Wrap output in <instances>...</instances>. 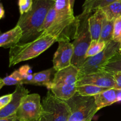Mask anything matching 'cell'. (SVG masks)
I'll list each match as a JSON object with an SVG mask.
<instances>
[{"label": "cell", "mask_w": 121, "mask_h": 121, "mask_svg": "<svg viewBox=\"0 0 121 121\" xmlns=\"http://www.w3.org/2000/svg\"><path fill=\"white\" fill-rule=\"evenodd\" d=\"M56 17V11L55 8H54V6L53 5L49 9L48 12L47 13V15H46L44 22L42 28H41L42 33L52 24V23L54 22Z\"/></svg>", "instance_id": "obj_24"}, {"label": "cell", "mask_w": 121, "mask_h": 121, "mask_svg": "<svg viewBox=\"0 0 121 121\" xmlns=\"http://www.w3.org/2000/svg\"><path fill=\"white\" fill-rule=\"evenodd\" d=\"M54 3L51 0H33L30 10L21 15L17 24L22 31L20 43L31 42L41 35V28L46 15Z\"/></svg>", "instance_id": "obj_1"}, {"label": "cell", "mask_w": 121, "mask_h": 121, "mask_svg": "<svg viewBox=\"0 0 121 121\" xmlns=\"http://www.w3.org/2000/svg\"><path fill=\"white\" fill-rule=\"evenodd\" d=\"M113 24L114 21H108L106 17L105 18L103 22L99 41L105 42L106 44L109 43L112 41Z\"/></svg>", "instance_id": "obj_19"}, {"label": "cell", "mask_w": 121, "mask_h": 121, "mask_svg": "<svg viewBox=\"0 0 121 121\" xmlns=\"http://www.w3.org/2000/svg\"><path fill=\"white\" fill-rule=\"evenodd\" d=\"M20 121H37L42 116L41 98L37 93L28 94L22 99L16 112Z\"/></svg>", "instance_id": "obj_7"}, {"label": "cell", "mask_w": 121, "mask_h": 121, "mask_svg": "<svg viewBox=\"0 0 121 121\" xmlns=\"http://www.w3.org/2000/svg\"><path fill=\"white\" fill-rule=\"evenodd\" d=\"M29 92L22 85H18L13 93L11 101L4 108L0 110V119L7 118L15 114L22 99L28 95Z\"/></svg>", "instance_id": "obj_11"}, {"label": "cell", "mask_w": 121, "mask_h": 121, "mask_svg": "<svg viewBox=\"0 0 121 121\" xmlns=\"http://www.w3.org/2000/svg\"><path fill=\"white\" fill-rule=\"evenodd\" d=\"M39 120H40V119H39Z\"/></svg>", "instance_id": "obj_39"}, {"label": "cell", "mask_w": 121, "mask_h": 121, "mask_svg": "<svg viewBox=\"0 0 121 121\" xmlns=\"http://www.w3.org/2000/svg\"><path fill=\"white\" fill-rule=\"evenodd\" d=\"M117 92V102L121 101V89H116Z\"/></svg>", "instance_id": "obj_31"}, {"label": "cell", "mask_w": 121, "mask_h": 121, "mask_svg": "<svg viewBox=\"0 0 121 121\" xmlns=\"http://www.w3.org/2000/svg\"><path fill=\"white\" fill-rule=\"evenodd\" d=\"M108 44L106 43L100 41L99 40H92L91 43L87 49L86 54V58L91 57L94 56L96 54H99L101 52H102L105 47H106Z\"/></svg>", "instance_id": "obj_22"}, {"label": "cell", "mask_w": 121, "mask_h": 121, "mask_svg": "<svg viewBox=\"0 0 121 121\" xmlns=\"http://www.w3.org/2000/svg\"><path fill=\"white\" fill-rule=\"evenodd\" d=\"M74 47L70 42L59 41V47L53 59V68L59 71L72 65Z\"/></svg>", "instance_id": "obj_9"}, {"label": "cell", "mask_w": 121, "mask_h": 121, "mask_svg": "<svg viewBox=\"0 0 121 121\" xmlns=\"http://www.w3.org/2000/svg\"><path fill=\"white\" fill-rule=\"evenodd\" d=\"M56 40L50 35L42 33L40 37L28 43H19L9 50V66L34 59L48 49Z\"/></svg>", "instance_id": "obj_2"}, {"label": "cell", "mask_w": 121, "mask_h": 121, "mask_svg": "<svg viewBox=\"0 0 121 121\" xmlns=\"http://www.w3.org/2000/svg\"><path fill=\"white\" fill-rule=\"evenodd\" d=\"M99 71L108 72L111 74L121 72V53H117L108 61L100 67Z\"/></svg>", "instance_id": "obj_17"}, {"label": "cell", "mask_w": 121, "mask_h": 121, "mask_svg": "<svg viewBox=\"0 0 121 121\" xmlns=\"http://www.w3.org/2000/svg\"><path fill=\"white\" fill-rule=\"evenodd\" d=\"M42 117L46 121H68L70 109L66 101L57 98L50 91L42 101Z\"/></svg>", "instance_id": "obj_5"}, {"label": "cell", "mask_w": 121, "mask_h": 121, "mask_svg": "<svg viewBox=\"0 0 121 121\" xmlns=\"http://www.w3.org/2000/svg\"><path fill=\"white\" fill-rule=\"evenodd\" d=\"M18 72L22 77V80L30 74H31V69L28 65L22 66L19 69Z\"/></svg>", "instance_id": "obj_28"}, {"label": "cell", "mask_w": 121, "mask_h": 121, "mask_svg": "<svg viewBox=\"0 0 121 121\" xmlns=\"http://www.w3.org/2000/svg\"><path fill=\"white\" fill-rule=\"evenodd\" d=\"M4 14H5V11L4 9L3 6L1 4H0V20H1L2 18L4 17Z\"/></svg>", "instance_id": "obj_33"}, {"label": "cell", "mask_w": 121, "mask_h": 121, "mask_svg": "<svg viewBox=\"0 0 121 121\" xmlns=\"http://www.w3.org/2000/svg\"><path fill=\"white\" fill-rule=\"evenodd\" d=\"M50 91L54 96L63 100H69L76 93V85H66L54 87Z\"/></svg>", "instance_id": "obj_16"}, {"label": "cell", "mask_w": 121, "mask_h": 121, "mask_svg": "<svg viewBox=\"0 0 121 121\" xmlns=\"http://www.w3.org/2000/svg\"><path fill=\"white\" fill-rule=\"evenodd\" d=\"M93 1H95V0H85L83 5V9L86 8V7H87L89 5L91 4Z\"/></svg>", "instance_id": "obj_32"}, {"label": "cell", "mask_w": 121, "mask_h": 121, "mask_svg": "<svg viewBox=\"0 0 121 121\" xmlns=\"http://www.w3.org/2000/svg\"><path fill=\"white\" fill-rule=\"evenodd\" d=\"M108 89L90 85L76 86V93L84 96H94Z\"/></svg>", "instance_id": "obj_20"}, {"label": "cell", "mask_w": 121, "mask_h": 121, "mask_svg": "<svg viewBox=\"0 0 121 121\" xmlns=\"http://www.w3.org/2000/svg\"><path fill=\"white\" fill-rule=\"evenodd\" d=\"M79 69L73 65L60 70L57 71L54 78L47 89L50 90L54 87L66 85H76L78 79Z\"/></svg>", "instance_id": "obj_10"}, {"label": "cell", "mask_w": 121, "mask_h": 121, "mask_svg": "<svg viewBox=\"0 0 121 121\" xmlns=\"http://www.w3.org/2000/svg\"><path fill=\"white\" fill-rule=\"evenodd\" d=\"M13 99V93L0 97V110L7 106Z\"/></svg>", "instance_id": "obj_27"}, {"label": "cell", "mask_w": 121, "mask_h": 121, "mask_svg": "<svg viewBox=\"0 0 121 121\" xmlns=\"http://www.w3.org/2000/svg\"><path fill=\"white\" fill-rule=\"evenodd\" d=\"M108 21H115L121 16V1H116L101 8Z\"/></svg>", "instance_id": "obj_18"}, {"label": "cell", "mask_w": 121, "mask_h": 121, "mask_svg": "<svg viewBox=\"0 0 121 121\" xmlns=\"http://www.w3.org/2000/svg\"><path fill=\"white\" fill-rule=\"evenodd\" d=\"M0 121H20V120H19L18 118L15 113V114L10 116L9 117H7V118L0 119Z\"/></svg>", "instance_id": "obj_30"}, {"label": "cell", "mask_w": 121, "mask_h": 121, "mask_svg": "<svg viewBox=\"0 0 121 121\" xmlns=\"http://www.w3.org/2000/svg\"><path fill=\"white\" fill-rule=\"evenodd\" d=\"M83 85H93L106 89L115 88L113 74L103 71L87 74L79 78L76 83V86Z\"/></svg>", "instance_id": "obj_8"}, {"label": "cell", "mask_w": 121, "mask_h": 121, "mask_svg": "<svg viewBox=\"0 0 121 121\" xmlns=\"http://www.w3.org/2000/svg\"><path fill=\"white\" fill-rule=\"evenodd\" d=\"M115 81V88L121 89V72L113 74Z\"/></svg>", "instance_id": "obj_29"}, {"label": "cell", "mask_w": 121, "mask_h": 121, "mask_svg": "<svg viewBox=\"0 0 121 121\" xmlns=\"http://www.w3.org/2000/svg\"><path fill=\"white\" fill-rule=\"evenodd\" d=\"M112 40L116 43H121V16L114 21Z\"/></svg>", "instance_id": "obj_25"}, {"label": "cell", "mask_w": 121, "mask_h": 121, "mask_svg": "<svg viewBox=\"0 0 121 121\" xmlns=\"http://www.w3.org/2000/svg\"><path fill=\"white\" fill-rule=\"evenodd\" d=\"M66 102L70 109L68 121H91L99 111L94 96H84L76 93Z\"/></svg>", "instance_id": "obj_4"}, {"label": "cell", "mask_w": 121, "mask_h": 121, "mask_svg": "<svg viewBox=\"0 0 121 121\" xmlns=\"http://www.w3.org/2000/svg\"><path fill=\"white\" fill-rule=\"evenodd\" d=\"M22 36V31L18 26L0 35V47L11 48L18 44Z\"/></svg>", "instance_id": "obj_13"}, {"label": "cell", "mask_w": 121, "mask_h": 121, "mask_svg": "<svg viewBox=\"0 0 121 121\" xmlns=\"http://www.w3.org/2000/svg\"><path fill=\"white\" fill-rule=\"evenodd\" d=\"M4 85H4V83L3 80H2V79L0 78V89H1L2 88V87H3Z\"/></svg>", "instance_id": "obj_35"}, {"label": "cell", "mask_w": 121, "mask_h": 121, "mask_svg": "<svg viewBox=\"0 0 121 121\" xmlns=\"http://www.w3.org/2000/svg\"><path fill=\"white\" fill-rule=\"evenodd\" d=\"M91 14H83L76 17V29L73 40L74 54L72 61V65L79 69L85 60L86 52L92 41L89 31L88 20Z\"/></svg>", "instance_id": "obj_3"}, {"label": "cell", "mask_w": 121, "mask_h": 121, "mask_svg": "<svg viewBox=\"0 0 121 121\" xmlns=\"http://www.w3.org/2000/svg\"><path fill=\"white\" fill-rule=\"evenodd\" d=\"M4 83L7 86L11 85H22V77L18 72V70H15L8 76L5 77L2 79Z\"/></svg>", "instance_id": "obj_23"}, {"label": "cell", "mask_w": 121, "mask_h": 121, "mask_svg": "<svg viewBox=\"0 0 121 121\" xmlns=\"http://www.w3.org/2000/svg\"><path fill=\"white\" fill-rule=\"evenodd\" d=\"M0 1H1V0H0Z\"/></svg>", "instance_id": "obj_40"}, {"label": "cell", "mask_w": 121, "mask_h": 121, "mask_svg": "<svg viewBox=\"0 0 121 121\" xmlns=\"http://www.w3.org/2000/svg\"><path fill=\"white\" fill-rule=\"evenodd\" d=\"M119 53H121V43H120V45H119Z\"/></svg>", "instance_id": "obj_37"}, {"label": "cell", "mask_w": 121, "mask_h": 121, "mask_svg": "<svg viewBox=\"0 0 121 121\" xmlns=\"http://www.w3.org/2000/svg\"><path fill=\"white\" fill-rule=\"evenodd\" d=\"M105 18V14L101 9H96L93 14L90 15L88 22L92 40L98 41L99 40Z\"/></svg>", "instance_id": "obj_12"}, {"label": "cell", "mask_w": 121, "mask_h": 121, "mask_svg": "<svg viewBox=\"0 0 121 121\" xmlns=\"http://www.w3.org/2000/svg\"><path fill=\"white\" fill-rule=\"evenodd\" d=\"M33 4V0H19L18 6L21 15L30 10Z\"/></svg>", "instance_id": "obj_26"}, {"label": "cell", "mask_w": 121, "mask_h": 121, "mask_svg": "<svg viewBox=\"0 0 121 121\" xmlns=\"http://www.w3.org/2000/svg\"><path fill=\"white\" fill-rule=\"evenodd\" d=\"M56 72V71L53 67L38 73H34L33 79L30 85L44 86L47 88L52 81V80H51L52 75L53 74H55Z\"/></svg>", "instance_id": "obj_15"}, {"label": "cell", "mask_w": 121, "mask_h": 121, "mask_svg": "<svg viewBox=\"0 0 121 121\" xmlns=\"http://www.w3.org/2000/svg\"><path fill=\"white\" fill-rule=\"evenodd\" d=\"M98 110L110 106L117 102L116 89H108L106 91L94 96Z\"/></svg>", "instance_id": "obj_14"}, {"label": "cell", "mask_w": 121, "mask_h": 121, "mask_svg": "<svg viewBox=\"0 0 121 121\" xmlns=\"http://www.w3.org/2000/svg\"><path fill=\"white\" fill-rule=\"evenodd\" d=\"M121 0H95L86 8L83 9L82 14H91L92 12L95 11L98 9H101L113 2Z\"/></svg>", "instance_id": "obj_21"}, {"label": "cell", "mask_w": 121, "mask_h": 121, "mask_svg": "<svg viewBox=\"0 0 121 121\" xmlns=\"http://www.w3.org/2000/svg\"><path fill=\"white\" fill-rule=\"evenodd\" d=\"M39 121H46V120H45L44 118L43 117L41 116V117L40 118V120H39Z\"/></svg>", "instance_id": "obj_36"}, {"label": "cell", "mask_w": 121, "mask_h": 121, "mask_svg": "<svg viewBox=\"0 0 121 121\" xmlns=\"http://www.w3.org/2000/svg\"><path fill=\"white\" fill-rule=\"evenodd\" d=\"M119 45L120 43L112 40L108 44L102 52L94 56L87 58L82 66L79 69L78 79L87 74L99 72L100 67L106 63L115 54L119 52Z\"/></svg>", "instance_id": "obj_6"}, {"label": "cell", "mask_w": 121, "mask_h": 121, "mask_svg": "<svg viewBox=\"0 0 121 121\" xmlns=\"http://www.w3.org/2000/svg\"><path fill=\"white\" fill-rule=\"evenodd\" d=\"M51 1H54V2H55V1H56V0H51Z\"/></svg>", "instance_id": "obj_38"}, {"label": "cell", "mask_w": 121, "mask_h": 121, "mask_svg": "<svg viewBox=\"0 0 121 121\" xmlns=\"http://www.w3.org/2000/svg\"><path fill=\"white\" fill-rule=\"evenodd\" d=\"M74 1H75V0H70V3L71 8H72V10H73V7H74Z\"/></svg>", "instance_id": "obj_34"}]
</instances>
